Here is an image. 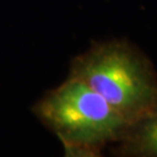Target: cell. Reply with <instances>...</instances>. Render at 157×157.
<instances>
[{
	"instance_id": "obj_1",
	"label": "cell",
	"mask_w": 157,
	"mask_h": 157,
	"mask_svg": "<svg viewBox=\"0 0 157 157\" xmlns=\"http://www.w3.org/2000/svg\"><path fill=\"white\" fill-rule=\"evenodd\" d=\"M71 77L84 82L128 122L157 102V72L151 61L126 40L92 42L71 62Z\"/></svg>"
},
{
	"instance_id": "obj_3",
	"label": "cell",
	"mask_w": 157,
	"mask_h": 157,
	"mask_svg": "<svg viewBox=\"0 0 157 157\" xmlns=\"http://www.w3.org/2000/svg\"><path fill=\"white\" fill-rule=\"evenodd\" d=\"M112 152L120 157H157V102L128 124Z\"/></svg>"
},
{
	"instance_id": "obj_2",
	"label": "cell",
	"mask_w": 157,
	"mask_h": 157,
	"mask_svg": "<svg viewBox=\"0 0 157 157\" xmlns=\"http://www.w3.org/2000/svg\"><path fill=\"white\" fill-rule=\"evenodd\" d=\"M36 117L61 140L67 156L98 157L124 137L128 122L84 82L69 76L34 106Z\"/></svg>"
}]
</instances>
